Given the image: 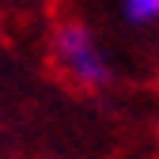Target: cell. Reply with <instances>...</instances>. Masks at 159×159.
Masks as SVG:
<instances>
[{"label": "cell", "instance_id": "obj_1", "mask_svg": "<svg viewBox=\"0 0 159 159\" xmlns=\"http://www.w3.org/2000/svg\"><path fill=\"white\" fill-rule=\"evenodd\" d=\"M49 49H53L57 68L80 87H106L114 80V65L87 23H61L53 30Z\"/></svg>", "mask_w": 159, "mask_h": 159}, {"label": "cell", "instance_id": "obj_2", "mask_svg": "<svg viewBox=\"0 0 159 159\" xmlns=\"http://www.w3.org/2000/svg\"><path fill=\"white\" fill-rule=\"evenodd\" d=\"M121 19L129 27H159V0H121Z\"/></svg>", "mask_w": 159, "mask_h": 159}, {"label": "cell", "instance_id": "obj_3", "mask_svg": "<svg viewBox=\"0 0 159 159\" xmlns=\"http://www.w3.org/2000/svg\"><path fill=\"white\" fill-rule=\"evenodd\" d=\"M155 68H159V38H155Z\"/></svg>", "mask_w": 159, "mask_h": 159}]
</instances>
